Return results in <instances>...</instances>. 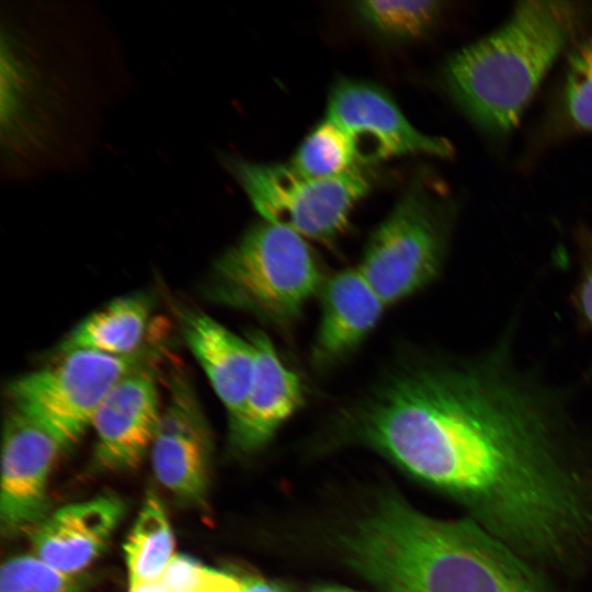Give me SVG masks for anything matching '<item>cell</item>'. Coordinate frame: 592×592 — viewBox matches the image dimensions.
<instances>
[{
  "label": "cell",
  "mask_w": 592,
  "mask_h": 592,
  "mask_svg": "<svg viewBox=\"0 0 592 592\" xmlns=\"http://www.w3.org/2000/svg\"><path fill=\"white\" fill-rule=\"evenodd\" d=\"M351 412L362 440L522 556L561 559L591 537L578 422L508 339L401 368Z\"/></svg>",
  "instance_id": "6da1fadb"
},
{
  "label": "cell",
  "mask_w": 592,
  "mask_h": 592,
  "mask_svg": "<svg viewBox=\"0 0 592 592\" xmlns=\"http://www.w3.org/2000/svg\"><path fill=\"white\" fill-rule=\"evenodd\" d=\"M377 592H548L516 550L473 519L440 520L391 498L343 537Z\"/></svg>",
  "instance_id": "7a4b0ae2"
},
{
  "label": "cell",
  "mask_w": 592,
  "mask_h": 592,
  "mask_svg": "<svg viewBox=\"0 0 592 592\" xmlns=\"http://www.w3.org/2000/svg\"><path fill=\"white\" fill-rule=\"evenodd\" d=\"M591 20L592 8L583 2H519L500 26L447 59L443 86L481 132L505 136Z\"/></svg>",
  "instance_id": "3957f363"
},
{
  "label": "cell",
  "mask_w": 592,
  "mask_h": 592,
  "mask_svg": "<svg viewBox=\"0 0 592 592\" xmlns=\"http://www.w3.org/2000/svg\"><path fill=\"white\" fill-rule=\"evenodd\" d=\"M325 282L306 239L266 220L250 227L214 269L218 300L276 326L295 321Z\"/></svg>",
  "instance_id": "277c9868"
},
{
  "label": "cell",
  "mask_w": 592,
  "mask_h": 592,
  "mask_svg": "<svg viewBox=\"0 0 592 592\" xmlns=\"http://www.w3.org/2000/svg\"><path fill=\"white\" fill-rule=\"evenodd\" d=\"M455 214L454 202L439 186L419 178L371 235L356 267L386 307L437 276Z\"/></svg>",
  "instance_id": "5b68a950"
},
{
  "label": "cell",
  "mask_w": 592,
  "mask_h": 592,
  "mask_svg": "<svg viewBox=\"0 0 592 592\" xmlns=\"http://www.w3.org/2000/svg\"><path fill=\"white\" fill-rule=\"evenodd\" d=\"M228 166L263 220L320 242L332 241L345 229L351 212L375 183L364 164L331 178L304 175L289 162L230 158Z\"/></svg>",
  "instance_id": "8992f818"
},
{
  "label": "cell",
  "mask_w": 592,
  "mask_h": 592,
  "mask_svg": "<svg viewBox=\"0 0 592 592\" xmlns=\"http://www.w3.org/2000/svg\"><path fill=\"white\" fill-rule=\"evenodd\" d=\"M137 360L136 354L64 353L50 366L26 373L9 384L12 411L42 426L62 448L69 447L91 426L111 389L136 369Z\"/></svg>",
  "instance_id": "52a82bcc"
},
{
  "label": "cell",
  "mask_w": 592,
  "mask_h": 592,
  "mask_svg": "<svg viewBox=\"0 0 592 592\" xmlns=\"http://www.w3.org/2000/svg\"><path fill=\"white\" fill-rule=\"evenodd\" d=\"M325 117L349 136L360 164L408 155L449 158L454 151L447 139L415 128L391 95L369 81L338 80L330 91Z\"/></svg>",
  "instance_id": "ba28073f"
},
{
  "label": "cell",
  "mask_w": 592,
  "mask_h": 592,
  "mask_svg": "<svg viewBox=\"0 0 592 592\" xmlns=\"http://www.w3.org/2000/svg\"><path fill=\"white\" fill-rule=\"evenodd\" d=\"M210 454V431L194 388L185 376L174 375L151 445L155 475L178 500L200 505L207 491Z\"/></svg>",
  "instance_id": "9c48e42d"
},
{
  "label": "cell",
  "mask_w": 592,
  "mask_h": 592,
  "mask_svg": "<svg viewBox=\"0 0 592 592\" xmlns=\"http://www.w3.org/2000/svg\"><path fill=\"white\" fill-rule=\"evenodd\" d=\"M62 449L46 430L11 411L2 440L0 517L3 532H20L44 521L46 485Z\"/></svg>",
  "instance_id": "30bf717a"
},
{
  "label": "cell",
  "mask_w": 592,
  "mask_h": 592,
  "mask_svg": "<svg viewBox=\"0 0 592 592\" xmlns=\"http://www.w3.org/2000/svg\"><path fill=\"white\" fill-rule=\"evenodd\" d=\"M159 395L148 371L134 369L107 394L94 414V463L107 470L136 468L151 448L160 421Z\"/></svg>",
  "instance_id": "8fae6325"
},
{
  "label": "cell",
  "mask_w": 592,
  "mask_h": 592,
  "mask_svg": "<svg viewBox=\"0 0 592 592\" xmlns=\"http://www.w3.org/2000/svg\"><path fill=\"white\" fill-rule=\"evenodd\" d=\"M255 354L253 376L246 400L229 421V436L240 452L249 453L269 442L304 402L298 375L280 357L262 331L248 334Z\"/></svg>",
  "instance_id": "7c38bea8"
},
{
  "label": "cell",
  "mask_w": 592,
  "mask_h": 592,
  "mask_svg": "<svg viewBox=\"0 0 592 592\" xmlns=\"http://www.w3.org/2000/svg\"><path fill=\"white\" fill-rule=\"evenodd\" d=\"M123 512V502L112 496L60 508L34 531L35 555L61 572L76 574L102 553Z\"/></svg>",
  "instance_id": "4fadbf2b"
},
{
  "label": "cell",
  "mask_w": 592,
  "mask_h": 592,
  "mask_svg": "<svg viewBox=\"0 0 592 592\" xmlns=\"http://www.w3.org/2000/svg\"><path fill=\"white\" fill-rule=\"evenodd\" d=\"M320 298L312 360L326 366L342 360L365 340L386 305L357 267L342 270L327 280Z\"/></svg>",
  "instance_id": "5bb4252c"
},
{
  "label": "cell",
  "mask_w": 592,
  "mask_h": 592,
  "mask_svg": "<svg viewBox=\"0 0 592 592\" xmlns=\"http://www.w3.org/2000/svg\"><path fill=\"white\" fill-rule=\"evenodd\" d=\"M181 325L190 351L225 406L228 418L234 415L251 385L255 365L252 343L202 311H182Z\"/></svg>",
  "instance_id": "9a60e30c"
},
{
  "label": "cell",
  "mask_w": 592,
  "mask_h": 592,
  "mask_svg": "<svg viewBox=\"0 0 592 592\" xmlns=\"http://www.w3.org/2000/svg\"><path fill=\"white\" fill-rule=\"evenodd\" d=\"M149 299L141 295L116 298L82 319L65 337L59 353L92 351L114 356L134 355L148 325Z\"/></svg>",
  "instance_id": "2e32d148"
},
{
  "label": "cell",
  "mask_w": 592,
  "mask_h": 592,
  "mask_svg": "<svg viewBox=\"0 0 592 592\" xmlns=\"http://www.w3.org/2000/svg\"><path fill=\"white\" fill-rule=\"evenodd\" d=\"M173 535L158 497L149 491L124 545L130 585L160 581L173 558Z\"/></svg>",
  "instance_id": "e0dca14e"
},
{
  "label": "cell",
  "mask_w": 592,
  "mask_h": 592,
  "mask_svg": "<svg viewBox=\"0 0 592 592\" xmlns=\"http://www.w3.org/2000/svg\"><path fill=\"white\" fill-rule=\"evenodd\" d=\"M442 4L434 0H368L355 2L354 10L379 35L408 41L430 31L442 11Z\"/></svg>",
  "instance_id": "ac0fdd59"
},
{
  "label": "cell",
  "mask_w": 592,
  "mask_h": 592,
  "mask_svg": "<svg viewBox=\"0 0 592 592\" xmlns=\"http://www.w3.org/2000/svg\"><path fill=\"white\" fill-rule=\"evenodd\" d=\"M289 163L311 178H331L360 164L349 136L327 117L307 134Z\"/></svg>",
  "instance_id": "d6986e66"
},
{
  "label": "cell",
  "mask_w": 592,
  "mask_h": 592,
  "mask_svg": "<svg viewBox=\"0 0 592 592\" xmlns=\"http://www.w3.org/2000/svg\"><path fill=\"white\" fill-rule=\"evenodd\" d=\"M556 115L568 132L592 133V36L579 41L570 52Z\"/></svg>",
  "instance_id": "ffe728a7"
},
{
  "label": "cell",
  "mask_w": 592,
  "mask_h": 592,
  "mask_svg": "<svg viewBox=\"0 0 592 592\" xmlns=\"http://www.w3.org/2000/svg\"><path fill=\"white\" fill-rule=\"evenodd\" d=\"M86 580L61 572L37 556L22 555L1 568L0 592H81Z\"/></svg>",
  "instance_id": "44dd1931"
},
{
  "label": "cell",
  "mask_w": 592,
  "mask_h": 592,
  "mask_svg": "<svg viewBox=\"0 0 592 592\" xmlns=\"http://www.w3.org/2000/svg\"><path fill=\"white\" fill-rule=\"evenodd\" d=\"M203 567L186 555H175L160 581L169 592H193L198 583Z\"/></svg>",
  "instance_id": "7402d4cb"
},
{
  "label": "cell",
  "mask_w": 592,
  "mask_h": 592,
  "mask_svg": "<svg viewBox=\"0 0 592 592\" xmlns=\"http://www.w3.org/2000/svg\"><path fill=\"white\" fill-rule=\"evenodd\" d=\"M193 592H241V588L236 578L204 568Z\"/></svg>",
  "instance_id": "603a6c76"
},
{
  "label": "cell",
  "mask_w": 592,
  "mask_h": 592,
  "mask_svg": "<svg viewBox=\"0 0 592 592\" xmlns=\"http://www.w3.org/2000/svg\"><path fill=\"white\" fill-rule=\"evenodd\" d=\"M577 305L583 319L592 327V255L588 259L579 281Z\"/></svg>",
  "instance_id": "cb8c5ba5"
},
{
  "label": "cell",
  "mask_w": 592,
  "mask_h": 592,
  "mask_svg": "<svg viewBox=\"0 0 592 592\" xmlns=\"http://www.w3.org/2000/svg\"><path fill=\"white\" fill-rule=\"evenodd\" d=\"M240 588L241 592H283L280 587L257 577H244Z\"/></svg>",
  "instance_id": "d4e9b609"
},
{
  "label": "cell",
  "mask_w": 592,
  "mask_h": 592,
  "mask_svg": "<svg viewBox=\"0 0 592 592\" xmlns=\"http://www.w3.org/2000/svg\"><path fill=\"white\" fill-rule=\"evenodd\" d=\"M129 592H169L161 581L130 585Z\"/></svg>",
  "instance_id": "484cf974"
},
{
  "label": "cell",
  "mask_w": 592,
  "mask_h": 592,
  "mask_svg": "<svg viewBox=\"0 0 592 592\" xmlns=\"http://www.w3.org/2000/svg\"><path fill=\"white\" fill-rule=\"evenodd\" d=\"M309 592H355V591L346 589V588H341V587L326 585V587L315 588L310 590Z\"/></svg>",
  "instance_id": "4316f807"
}]
</instances>
